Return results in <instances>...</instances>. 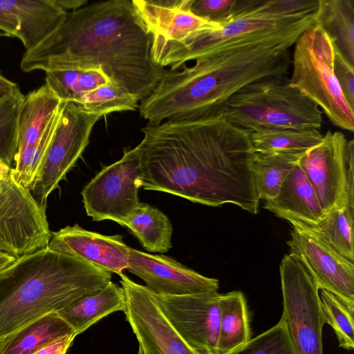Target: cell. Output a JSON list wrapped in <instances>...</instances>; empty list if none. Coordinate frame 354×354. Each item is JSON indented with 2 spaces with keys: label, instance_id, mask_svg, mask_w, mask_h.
Wrapping results in <instances>:
<instances>
[{
  "label": "cell",
  "instance_id": "obj_1",
  "mask_svg": "<svg viewBox=\"0 0 354 354\" xmlns=\"http://www.w3.org/2000/svg\"><path fill=\"white\" fill-rule=\"evenodd\" d=\"M138 145L141 184L212 207L234 204L256 214L259 198L251 164L250 131L231 124L223 113L167 120L142 129Z\"/></svg>",
  "mask_w": 354,
  "mask_h": 354
},
{
  "label": "cell",
  "instance_id": "obj_2",
  "mask_svg": "<svg viewBox=\"0 0 354 354\" xmlns=\"http://www.w3.org/2000/svg\"><path fill=\"white\" fill-rule=\"evenodd\" d=\"M152 41L132 1H100L66 12L50 35L25 51L20 68L26 73L100 69L141 101L165 71L153 58Z\"/></svg>",
  "mask_w": 354,
  "mask_h": 354
},
{
  "label": "cell",
  "instance_id": "obj_3",
  "mask_svg": "<svg viewBox=\"0 0 354 354\" xmlns=\"http://www.w3.org/2000/svg\"><path fill=\"white\" fill-rule=\"evenodd\" d=\"M289 49L268 44L236 47L198 58L178 71L165 70L151 94L140 101V114L148 124H158L221 113L245 86L286 76L291 64Z\"/></svg>",
  "mask_w": 354,
  "mask_h": 354
},
{
  "label": "cell",
  "instance_id": "obj_4",
  "mask_svg": "<svg viewBox=\"0 0 354 354\" xmlns=\"http://www.w3.org/2000/svg\"><path fill=\"white\" fill-rule=\"evenodd\" d=\"M111 272L48 246L0 271V339L111 281Z\"/></svg>",
  "mask_w": 354,
  "mask_h": 354
},
{
  "label": "cell",
  "instance_id": "obj_5",
  "mask_svg": "<svg viewBox=\"0 0 354 354\" xmlns=\"http://www.w3.org/2000/svg\"><path fill=\"white\" fill-rule=\"evenodd\" d=\"M321 0H238L218 27L166 51L158 64L176 71L185 62L225 49L252 45L290 48L315 22Z\"/></svg>",
  "mask_w": 354,
  "mask_h": 354
},
{
  "label": "cell",
  "instance_id": "obj_6",
  "mask_svg": "<svg viewBox=\"0 0 354 354\" xmlns=\"http://www.w3.org/2000/svg\"><path fill=\"white\" fill-rule=\"evenodd\" d=\"M222 113L234 126L261 129H317L322 124L319 106L290 83L287 76L251 83L234 95Z\"/></svg>",
  "mask_w": 354,
  "mask_h": 354
},
{
  "label": "cell",
  "instance_id": "obj_7",
  "mask_svg": "<svg viewBox=\"0 0 354 354\" xmlns=\"http://www.w3.org/2000/svg\"><path fill=\"white\" fill-rule=\"evenodd\" d=\"M291 85L310 99L336 127L353 132L354 109L345 100L334 73V44L317 23L294 44Z\"/></svg>",
  "mask_w": 354,
  "mask_h": 354
},
{
  "label": "cell",
  "instance_id": "obj_8",
  "mask_svg": "<svg viewBox=\"0 0 354 354\" xmlns=\"http://www.w3.org/2000/svg\"><path fill=\"white\" fill-rule=\"evenodd\" d=\"M283 315L296 354H323L326 324L319 288L301 262L291 254L280 264Z\"/></svg>",
  "mask_w": 354,
  "mask_h": 354
},
{
  "label": "cell",
  "instance_id": "obj_9",
  "mask_svg": "<svg viewBox=\"0 0 354 354\" xmlns=\"http://www.w3.org/2000/svg\"><path fill=\"white\" fill-rule=\"evenodd\" d=\"M100 118L73 102H62L51 141L29 187L39 203L46 205L48 196L65 178L87 147L93 126Z\"/></svg>",
  "mask_w": 354,
  "mask_h": 354
},
{
  "label": "cell",
  "instance_id": "obj_10",
  "mask_svg": "<svg viewBox=\"0 0 354 354\" xmlns=\"http://www.w3.org/2000/svg\"><path fill=\"white\" fill-rule=\"evenodd\" d=\"M141 165L138 145L104 167L81 192L88 216L95 221L111 220L124 225L140 203Z\"/></svg>",
  "mask_w": 354,
  "mask_h": 354
},
{
  "label": "cell",
  "instance_id": "obj_11",
  "mask_svg": "<svg viewBox=\"0 0 354 354\" xmlns=\"http://www.w3.org/2000/svg\"><path fill=\"white\" fill-rule=\"evenodd\" d=\"M46 206L11 173L0 181V250L19 258L47 247L51 232Z\"/></svg>",
  "mask_w": 354,
  "mask_h": 354
},
{
  "label": "cell",
  "instance_id": "obj_12",
  "mask_svg": "<svg viewBox=\"0 0 354 354\" xmlns=\"http://www.w3.org/2000/svg\"><path fill=\"white\" fill-rule=\"evenodd\" d=\"M120 277L126 298L124 313L142 354H201L170 323L153 292L123 273Z\"/></svg>",
  "mask_w": 354,
  "mask_h": 354
},
{
  "label": "cell",
  "instance_id": "obj_13",
  "mask_svg": "<svg viewBox=\"0 0 354 354\" xmlns=\"http://www.w3.org/2000/svg\"><path fill=\"white\" fill-rule=\"evenodd\" d=\"M156 295L166 317L189 345L201 354H216L221 297L217 290Z\"/></svg>",
  "mask_w": 354,
  "mask_h": 354
},
{
  "label": "cell",
  "instance_id": "obj_14",
  "mask_svg": "<svg viewBox=\"0 0 354 354\" xmlns=\"http://www.w3.org/2000/svg\"><path fill=\"white\" fill-rule=\"evenodd\" d=\"M131 1L138 17L152 35L151 52L157 64L169 49L219 26L194 15L189 9L190 0Z\"/></svg>",
  "mask_w": 354,
  "mask_h": 354
},
{
  "label": "cell",
  "instance_id": "obj_15",
  "mask_svg": "<svg viewBox=\"0 0 354 354\" xmlns=\"http://www.w3.org/2000/svg\"><path fill=\"white\" fill-rule=\"evenodd\" d=\"M347 142L344 133L328 131L299 162L326 214L337 205L354 206L345 198Z\"/></svg>",
  "mask_w": 354,
  "mask_h": 354
},
{
  "label": "cell",
  "instance_id": "obj_16",
  "mask_svg": "<svg viewBox=\"0 0 354 354\" xmlns=\"http://www.w3.org/2000/svg\"><path fill=\"white\" fill-rule=\"evenodd\" d=\"M287 244L290 254L301 262L319 289L354 302V263L319 239L292 227Z\"/></svg>",
  "mask_w": 354,
  "mask_h": 354
},
{
  "label": "cell",
  "instance_id": "obj_17",
  "mask_svg": "<svg viewBox=\"0 0 354 354\" xmlns=\"http://www.w3.org/2000/svg\"><path fill=\"white\" fill-rule=\"evenodd\" d=\"M129 272L156 295L180 296L217 290L218 281L205 277L174 259L130 248Z\"/></svg>",
  "mask_w": 354,
  "mask_h": 354
},
{
  "label": "cell",
  "instance_id": "obj_18",
  "mask_svg": "<svg viewBox=\"0 0 354 354\" xmlns=\"http://www.w3.org/2000/svg\"><path fill=\"white\" fill-rule=\"evenodd\" d=\"M48 247L119 276L129 266L130 247L121 235H104L78 224L51 232Z\"/></svg>",
  "mask_w": 354,
  "mask_h": 354
},
{
  "label": "cell",
  "instance_id": "obj_19",
  "mask_svg": "<svg viewBox=\"0 0 354 354\" xmlns=\"http://www.w3.org/2000/svg\"><path fill=\"white\" fill-rule=\"evenodd\" d=\"M66 12L57 0H0V30L28 51L57 28Z\"/></svg>",
  "mask_w": 354,
  "mask_h": 354
},
{
  "label": "cell",
  "instance_id": "obj_20",
  "mask_svg": "<svg viewBox=\"0 0 354 354\" xmlns=\"http://www.w3.org/2000/svg\"><path fill=\"white\" fill-rule=\"evenodd\" d=\"M263 207L289 221L292 227L315 225L326 215L299 163L289 173L278 194L265 201Z\"/></svg>",
  "mask_w": 354,
  "mask_h": 354
},
{
  "label": "cell",
  "instance_id": "obj_21",
  "mask_svg": "<svg viewBox=\"0 0 354 354\" xmlns=\"http://www.w3.org/2000/svg\"><path fill=\"white\" fill-rule=\"evenodd\" d=\"M126 298L122 286L111 281L80 298L57 313L73 329L76 336L109 315L123 311Z\"/></svg>",
  "mask_w": 354,
  "mask_h": 354
},
{
  "label": "cell",
  "instance_id": "obj_22",
  "mask_svg": "<svg viewBox=\"0 0 354 354\" xmlns=\"http://www.w3.org/2000/svg\"><path fill=\"white\" fill-rule=\"evenodd\" d=\"M71 334L75 332L68 324L57 312H51L1 338L0 354H32L46 344Z\"/></svg>",
  "mask_w": 354,
  "mask_h": 354
},
{
  "label": "cell",
  "instance_id": "obj_23",
  "mask_svg": "<svg viewBox=\"0 0 354 354\" xmlns=\"http://www.w3.org/2000/svg\"><path fill=\"white\" fill-rule=\"evenodd\" d=\"M62 102L46 84L24 95L19 115L17 152L39 140Z\"/></svg>",
  "mask_w": 354,
  "mask_h": 354
},
{
  "label": "cell",
  "instance_id": "obj_24",
  "mask_svg": "<svg viewBox=\"0 0 354 354\" xmlns=\"http://www.w3.org/2000/svg\"><path fill=\"white\" fill-rule=\"evenodd\" d=\"M353 226L354 207L341 205L335 207L315 225L292 227L319 239L354 263Z\"/></svg>",
  "mask_w": 354,
  "mask_h": 354
},
{
  "label": "cell",
  "instance_id": "obj_25",
  "mask_svg": "<svg viewBox=\"0 0 354 354\" xmlns=\"http://www.w3.org/2000/svg\"><path fill=\"white\" fill-rule=\"evenodd\" d=\"M220 324L216 354H227L251 338L247 304L241 291L221 295Z\"/></svg>",
  "mask_w": 354,
  "mask_h": 354
},
{
  "label": "cell",
  "instance_id": "obj_26",
  "mask_svg": "<svg viewBox=\"0 0 354 354\" xmlns=\"http://www.w3.org/2000/svg\"><path fill=\"white\" fill-rule=\"evenodd\" d=\"M123 226L149 252L165 253L171 247L172 225L169 219L159 209L147 203L140 202Z\"/></svg>",
  "mask_w": 354,
  "mask_h": 354
},
{
  "label": "cell",
  "instance_id": "obj_27",
  "mask_svg": "<svg viewBox=\"0 0 354 354\" xmlns=\"http://www.w3.org/2000/svg\"><path fill=\"white\" fill-rule=\"evenodd\" d=\"M316 23L354 66V0H321Z\"/></svg>",
  "mask_w": 354,
  "mask_h": 354
},
{
  "label": "cell",
  "instance_id": "obj_28",
  "mask_svg": "<svg viewBox=\"0 0 354 354\" xmlns=\"http://www.w3.org/2000/svg\"><path fill=\"white\" fill-rule=\"evenodd\" d=\"M304 154L254 152L251 169L259 199L268 201L278 194L285 179Z\"/></svg>",
  "mask_w": 354,
  "mask_h": 354
},
{
  "label": "cell",
  "instance_id": "obj_29",
  "mask_svg": "<svg viewBox=\"0 0 354 354\" xmlns=\"http://www.w3.org/2000/svg\"><path fill=\"white\" fill-rule=\"evenodd\" d=\"M255 152L304 154L318 145L323 136L317 129H273L250 131Z\"/></svg>",
  "mask_w": 354,
  "mask_h": 354
},
{
  "label": "cell",
  "instance_id": "obj_30",
  "mask_svg": "<svg viewBox=\"0 0 354 354\" xmlns=\"http://www.w3.org/2000/svg\"><path fill=\"white\" fill-rule=\"evenodd\" d=\"M24 98L17 85L0 99V160L11 169L18 151V122Z\"/></svg>",
  "mask_w": 354,
  "mask_h": 354
},
{
  "label": "cell",
  "instance_id": "obj_31",
  "mask_svg": "<svg viewBox=\"0 0 354 354\" xmlns=\"http://www.w3.org/2000/svg\"><path fill=\"white\" fill-rule=\"evenodd\" d=\"M319 296L326 324L333 329L339 347L354 348V302L346 301L325 289Z\"/></svg>",
  "mask_w": 354,
  "mask_h": 354
},
{
  "label": "cell",
  "instance_id": "obj_32",
  "mask_svg": "<svg viewBox=\"0 0 354 354\" xmlns=\"http://www.w3.org/2000/svg\"><path fill=\"white\" fill-rule=\"evenodd\" d=\"M139 102L126 89L109 82L86 94L76 104L102 117L115 112L135 111L138 109Z\"/></svg>",
  "mask_w": 354,
  "mask_h": 354
},
{
  "label": "cell",
  "instance_id": "obj_33",
  "mask_svg": "<svg viewBox=\"0 0 354 354\" xmlns=\"http://www.w3.org/2000/svg\"><path fill=\"white\" fill-rule=\"evenodd\" d=\"M62 104L39 140L32 145L17 152L16 155L11 174L15 180L25 187L29 189L37 174L56 128Z\"/></svg>",
  "mask_w": 354,
  "mask_h": 354
},
{
  "label": "cell",
  "instance_id": "obj_34",
  "mask_svg": "<svg viewBox=\"0 0 354 354\" xmlns=\"http://www.w3.org/2000/svg\"><path fill=\"white\" fill-rule=\"evenodd\" d=\"M227 354H296L286 318Z\"/></svg>",
  "mask_w": 354,
  "mask_h": 354
},
{
  "label": "cell",
  "instance_id": "obj_35",
  "mask_svg": "<svg viewBox=\"0 0 354 354\" xmlns=\"http://www.w3.org/2000/svg\"><path fill=\"white\" fill-rule=\"evenodd\" d=\"M238 0H190L189 9L198 17L220 25L232 14Z\"/></svg>",
  "mask_w": 354,
  "mask_h": 354
},
{
  "label": "cell",
  "instance_id": "obj_36",
  "mask_svg": "<svg viewBox=\"0 0 354 354\" xmlns=\"http://www.w3.org/2000/svg\"><path fill=\"white\" fill-rule=\"evenodd\" d=\"M353 68L354 66L345 59L334 45V73L345 100L353 109H354Z\"/></svg>",
  "mask_w": 354,
  "mask_h": 354
},
{
  "label": "cell",
  "instance_id": "obj_37",
  "mask_svg": "<svg viewBox=\"0 0 354 354\" xmlns=\"http://www.w3.org/2000/svg\"><path fill=\"white\" fill-rule=\"evenodd\" d=\"M109 82H111L110 79L100 69L82 70L74 88L72 102L77 104L84 95Z\"/></svg>",
  "mask_w": 354,
  "mask_h": 354
},
{
  "label": "cell",
  "instance_id": "obj_38",
  "mask_svg": "<svg viewBox=\"0 0 354 354\" xmlns=\"http://www.w3.org/2000/svg\"><path fill=\"white\" fill-rule=\"evenodd\" d=\"M75 337V334H71L57 339L46 344L32 354H66Z\"/></svg>",
  "mask_w": 354,
  "mask_h": 354
},
{
  "label": "cell",
  "instance_id": "obj_39",
  "mask_svg": "<svg viewBox=\"0 0 354 354\" xmlns=\"http://www.w3.org/2000/svg\"><path fill=\"white\" fill-rule=\"evenodd\" d=\"M58 5L66 12L77 10L88 3L86 0H57Z\"/></svg>",
  "mask_w": 354,
  "mask_h": 354
},
{
  "label": "cell",
  "instance_id": "obj_40",
  "mask_svg": "<svg viewBox=\"0 0 354 354\" xmlns=\"http://www.w3.org/2000/svg\"><path fill=\"white\" fill-rule=\"evenodd\" d=\"M17 86V83L8 80L0 73V97H3Z\"/></svg>",
  "mask_w": 354,
  "mask_h": 354
},
{
  "label": "cell",
  "instance_id": "obj_41",
  "mask_svg": "<svg viewBox=\"0 0 354 354\" xmlns=\"http://www.w3.org/2000/svg\"><path fill=\"white\" fill-rule=\"evenodd\" d=\"M16 259L9 253L0 250V271L10 265Z\"/></svg>",
  "mask_w": 354,
  "mask_h": 354
},
{
  "label": "cell",
  "instance_id": "obj_42",
  "mask_svg": "<svg viewBox=\"0 0 354 354\" xmlns=\"http://www.w3.org/2000/svg\"><path fill=\"white\" fill-rule=\"evenodd\" d=\"M11 173V168L0 160V181L7 179Z\"/></svg>",
  "mask_w": 354,
  "mask_h": 354
},
{
  "label": "cell",
  "instance_id": "obj_43",
  "mask_svg": "<svg viewBox=\"0 0 354 354\" xmlns=\"http://www.w3.org/2000/svg\"><path fill=\"white\" fill-rule=\"evenodd\" d=\"M0 37H9L8 35H7L6 33H4L3 32H0Z\"/></svg>",
  "mask_w": 354,
  "mask_h": 354
},
{
  "label": "cell",
  "instance_id": "obj_44",
  "mask_svg": "<svg viewBox=\"0 0 354 354\" xmlns=\"http://www.w3.org/2000/svg\"><path fill=\"white\" fill-rule=\"evenodd\" d=\"M138 354H142V352L140 351V349H138Z\"/></svg>",
  "mask_w": 354,
  "mask_h": 354
},
{
  "label": "cell",
  "instance_id": "obj_45",
  "mask_svg": "<svg viewBox=\"0 0 354 354\" xmlns=\"http://www.w3.org/2000/svg\"><path fill=\"white\" fill-rule=\"evenodd\" d=\"M2 97H0V99Z\"/></svg>",
  "mask_w": 354,
  "mask_h": 354
}]
</instances>
